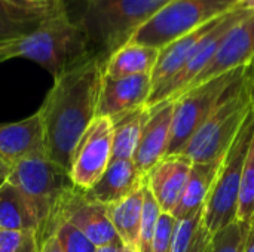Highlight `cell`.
<instances>
[{
  "instance_id": "obj_30",
  "label": "cell",
  "mask_w": 254,
  "mask_h": 252,
  "mask_svg": "<svg viewBox=\"0 0 254 252\" xmlns=\"http://www.w3.org/2000/svg\"><path fill=\"white\" fill-rule=\"evenodd\" d=\"M0 252H40L36 232L0 230Z\"/></svg>"
},
{
  "instance_id": "obj_25",
  "label": "cell",
  "mask_w": 254,
  "mask_h": 252,
  "mask_svg": "<svg viewBox=\"0 0 254 252\" xmlns=\"http://www.w3.org/2000/svg\"><path fill=\"white\" fill-rule=\"evenodd\" d=\"M213 235L204 221V206L192 215L177 220L170 252H205Z\"/></svg>"
},
{
  "instance_id": "obj_9",
  "label": "cell",
  "mask_w": 254,
  "mask_h": 252,
  "mask_svg": "<svg viewBox=\"0 0 254 252\" xmlns=\"http://www.w3.org/2000/svg\"><path fill=\"white\" fill-rule=\"evenodd\" d=\"M254 10V4L250 3V0H243L238 6L222 15L214 27L202 37V40L198 43L192 58L185 64V67L159 91L152 94L147 100L146 107H152L158 102L167 101V100H176L185 89L186 86L207 67V64L211 61L214 56L222 39L225 34L241 19H244L247 15H250Z\"/></svg>"
},
{
  "instance_id": "obj_39",
  "label": "cell",
  "mask_w": 254,
  "mask_h": 252,
  "mask_svg": "<svg viewBox=\"0 0 254 252\" xmlns=\"http://www.w3.org/2000/svg\"><path fill=\"white\" fill-rule=\"evenodd\" d=\"M121 252H138L135 248H132V247H127V245H124L122 247V250H121Z\"/></svg>"
},
{
  "instance_id": "obj_34",
  "label": "cell",
  "mask_w": 254,
  "mask_h": 252,
  "mask_svg": "<svg viewBox=\"0 0 254 252\" xmlns=\"http://www.w3.org/2000/svg\"><path fill=\"white\" fill-rule=\"evenodd\" d=\"M18 42H9V43H1L0 45V64L12 59V58H18Z\"/></svg>"
},
{
  "instance_id": "obj_35",
  "label": "cell",
  "mask_w": 254,
  "mask_h": 252,
  "mask_svg": "<svg viewBox=\"0 0 254 252\" xmlns=\"http://www.w3.org/2000/svg\"><path fill=\"white\" fill-rule=\"evenodd\" d=\"M40 252H63V250H61L60 242L57 241V238H55V236H51V238H48V239L42 244Z\"/></svg>"
},
{
  "instance_id": "obj_13",
  "label": "cell",
  "mask_w": 254,
  "mask_h": 252,
  "mask_svg": "<svg viewBox=\"0 0 254 252\" xmlns=\"http://www.w3.org/2000/svg\"><path fill=\"white\" fill-rule=\"evenodd\" d=\"M147 108L149 116L132 156L134 165L144 177L159 160L167 156L171 137L174 101L167 100Z\"/></svg>"
},
{
  "instance_id": "obj_16",
  "label": "cell",
  "mask_w": 254,
  "mask_h": 252,
  "mask_svg": "<svg viewBox=\"0 0 254 252\" xmlns=\"http://www.w3.org/2000/svg\"><path fill=\"white\" fill-rule=\"evenodd\" d=\"M192 169V160L183 154L165 156L146 175V186L152 192L162 212L171 214L180 201Z\"/></svg>"
},
{
  "instance_id": "obj_1",
  "label": "cell",
  "mask_w": 254,
  "mask_h": 252,
  "mask_svg": "<svg viewBox=\"0 0 254 252\" xmlns=\"http://www.w3.org/2000/svg\"><path fill=\"white\" fill-rule=\"evenodd\" d=\"M104 61L92 56L82 65L54 79L40 110L45 153L68 172L73 151L97 117Z\"/></svg>"
},
{
  "instance_id": "obj_27",
  "label": "cell",
  "mask_w": 254,
  "mask_h": 252,
  "mask_svg": "<svg viewBox=\"0 0 254 252\" xmlns=\"http://www.w3.org/2000/svg\"><path fill=\"white\" fill-rule=\"evenodd\" d=\"M250 230V223L235 220L229 226L216 232L205 252H243Z\"/></svg>"
},
{
  "instance_id": "obj_24",
  "label": "cell",
  "mask_w": 254,
  "mask_h": 252,
  "mask_svg": "<svg viewBox=\"0 0 254 252\" xmlns=\"http://www.w3.org/2000/svg\"><path fill=\"white\" fill-rule=\"evenodd\" d=\"M52 12L54 10L48 12L25 9L10 1L0 0V45L21 40L22 37L28 36L40 24V21Z\"/></svg>"
},
{
  "instance_id": "obj_37",
  "label": "cell",
  "mask_w": 254,
  "mask_h": 252,
  "mask_svg": "<svg viewBox=\"0 0 254 252\" xmlns=\"http://www.w3.org/2000/svg\"><path fill=\"white\" fill-rule=\"evenodd\" d=\"M122 244H116V245H106V247H98L95 252H121L122 250Z\"/></svg>"
},
{
  "instance_id": "obj_15",
  "label": "cell",
  "mask_w": 254,
  "mask_h": 252,
  "mask_svg": "<svg viewBox=\"0 0 254 252\" xmlns=\"http://www.w3.org/2000/svg\"><path fill=\"white\" fill-rule=\"evenodd\" d=\"M45 153L43 128L39 113L12 123H0V162L15 163Z\"/></svg>"
},
{
  "instance_id": "obj_31",
  "label": "cell",
  "mask_w": 254,
  "mask_h": 252,
  "mask_svg": "<svg viewBox=\"0 0 254 252\" xmlns=\"http://www.w3.org/2000/svg\"><path fill=\"white\" fill-rule=\"evenodd\" d=\"M176 223L177 220L171 214H167V212L161 214L158 224H156L155 235H153V241L150 245V252H170Z\"/></svg>"
},
{
  "instance_id": "obj_5",
  "label": "cell",
  "mask_w": 254,
  "mask_h": 252,
  "mask_svg": "<svg viewBox=\"0 0 254 252\" xmlns=\"http://www.w3.org/2000/svg\"><path fill=\"white\" fill-rule=\"evenodd\" d=\"M252 110V101L241 77L198 128L182 154L192 163H210L223 159Z\"/></svg>"
},
{
  "instance_id": "obj_22",
  "label": "cell",
  "mask_w": 254,
  "mask_h": 252,
  "mask_svg": "<svg viewBox=\"0 0 254 252\" xmlns=\"http://www.w3.org/2000/svg\"><path fill=\"white\" fill-rule=\"evenodd\" d=\"M147 116L149 108L140 107L116 119H112V160H132Z\"/></svg>"
},
{
  "instance_id": "obj_6",
  "label": "cell",
  "mask_w": 254,
  "mask_h": 252,
  "mask_svg": "<svg viewBox=\"0 0 254 252\" xmlns=\"http://www.w3.org/2000/svg\"><path fill=\"white\" fill-rule=\"evenodd\" d=\"M253 132L254 111L252 110L223 156L216 180L204 203V221L211 235L237 220L241 178Z\"/></svg>"
},
{
  "instance_id": "obj_38",
  "label": "cell",
  "mask_w": 254,
  "mask_h": 252,
  "mask_svg": "<svg viewBox=\"0 0 254 252\" xmlns=\"http://www.w3.org/2000/svg\"><path fill=\"white\" fill-rule=\"evenodd\" d=\"M9 171H10V166H7V165H4V163H1L0 162V187L3 186V183L7 180V177H9Z\"/></svg>"
},
{
  "instance_id": "obj_18",
  "label": "cell",
  "mask_w": 254,
  "mask_h": 252,
  "mask_svg": "<svg viewBox=\"0 0 254 252\" xmlns=\"http://www.w3.org/2000/svg\"><path fill=\"white\" fill-rule=\"evenodd\" d=\"M219 18L207 22L205 25L190 31L189 34H186V36L174 40L173 43L167 45L165 48L159 49V56H158L156 65H155V68H153V71L150 74L152 94H155L162 86H165L185 67V64L192 58L198 43L214 27V24L217 22Z\"/></svg>"
},
{
  "instance_id": "obj_36",
  "label": "cell",
  "mask_w": 254,
  "mask_h": 252,
  "mask_svg": "<svg viewBox=\"0 0 254 252\" xmlns=\"http://www.w3.org/2000/svg\"><path fill=\"white\" fill-rule=\"evenodd\" d=\"M243 252H254V220L250 221V230L244 244V251Z\"/></svg>"
},
{
  "instance_id": "obj_17",
  "label": "cell",
  "mask_w": 254,
  "mask_h": 252,
  "mask_svg": "<svg viewBox=\"0 0 254 252\" xmlns=\"http://www.w3.org/2000/svg\"><path fill=\"white\" fill-rule=\"evenodd\" d=\"M144 183L146 177L137 169L131 159L112 160L97 183L91 189L82 192L89 201L109 206L131 196L140 190Z\"/></svg>"
},
{
  "instance_id": "obj_14",
  "label": "cell",
  "mask_w": 254,
  "mask_h": 252,
  "mask_svg": "<svg viewBox=\"0 0 254 252\" xmlns=\"http://www.w3.org/2000/svg\"><path fill=\"white\" fill-rule=\"evenodd\" d=\"M152 94L150 74L113 79L103 74L97 117L116 119L128 111L146 107Z\"/></svg>"
},
{
  "instance_id": "obj_23",
  "label": "cell",
  "mask_w": 254,
  "mask_h": 252,
  "mask_svg": "<svg viewBox=\"0 0 254 252\" xmlns=\"http://www.w3.org/2000/svg\"><path fill=\"white\" fill-rule=\"evenodd\" d=\"M0 230L37 232V220L19 190L7 180L0 187Z\"/></svg>"
},
{
  "instance_id": "obj_40",
  "label": "cell",
  "mask_w": 254,
  "mask_h": 252,
  "mask_svg": "<svg viewBox=\"0 0 254 252\" xmlns=\"http://www.w3.org/2000/svg\"><path fill=\"white\" fill-rule=\"evenodd\" d=\"M250 3H253V4H254V0H250Z\"/></svg>"
},
{
  "instance_id": "obj_32",
  "label": "cell",
  "mask_w": 254,
  "mask_h": 252,
  "mask_svg": "<svg viewBox=\"0 0 254 252\" xmlns=\"http://www.w3.org/2000/svg\"><path fill=\"white\" fill-rule=\"evenodd\" d=\"M16 6L25 7V9H34V10H55L63 0H6Z\"/></svg>"
},
{
  "instance_id": "obj_2",
  "label": "cell",
  "mask_w": 254,
  "mask_h": 252,
  "mask_svg": "<svg viewBox=\"0 0 254 252\" xmlns=\"http://www.w3.org/2000/svg\"><path fill=\"white\" fill-rule=\"evenodd\" d=\"M18 56L27 58L54 79L97 56L79 21H73L64 3L18 42Z\"/></svg>"
},
{
  "instance_id": "obj_4",
  "label": "cell",
  "mask_w": 254,
  "mask_h": 252,
  "mask_svg": "<svg viewBox=\"0 0 254 252\" xmlns=\"http://www.w3.org/2000/svg\"><path fill=\"white\" fill-rule=\"evenodd\" d=\"M7 181L24 196L37 220L39 245L52 236V226L60 203L73 187L68 172L45 154L24 159L10 166Z\"/></svg>"
},
{
  "instance_id": "obj_8",
  "label": "cell",
  "mask_w": 254,
  "mask_h": 252,
  "mask_svg": "<svg viewBox=\"0 0 254 252\" xmlns=\"http://www.w3.org/2000/svg\"><path fill=\"white\" fill-rule=\"evenodd\" d=\"M244 67L228 71L205 83H201L174 101V114L171 123V137L167 156L182 154L189 140L198 128L208 119L222 98L232 89V86L243 77Z\"/></svg>"
},
{
  "instance_id": "obj_21",
  "label": "cell",
  "mask_w": 254,
  "mask_h": 252,
  "mask_svg": "<svg viewBox=\"0 0 254 252\" xmlns=\"http://www.w3.org/2000/svg\"><path fill=\"white\" fill-rule=\"evenodd\" d=\"M143 198H144V186L135 193H132L131 196L122 199L121 202L107 206L109 218L121 242L135 250L138 245V233H140V223L143 214Z\"/></svg>"
},
{
  "instance_id": "obj_28",
  "label": "cell",
  "mask_w": 254,
  "mask_h": 252,
  "mask_svg": "<svg viewBox=\"0 0 254 252\" xmlns=\"http://www.w3.org/2000/svg\"><path fill=\"white\" fill-rule=\"evenodd\" d=\"M162 211L155 201L152 192L144 184V198H143V214H141V223H140V233H138V252H150V245L153 241V235L156 230L158 220L161 217Z\"/></svg>"
},
{
  "instance_id": "obj_10",
  "label": "cell",
  "mask_w": 254,
  "mask_h": 252,
  "mask_svg": "<svg viewBox=\"0 0 254 252\" xmlns=\"http://www.w3.org/2000/svg\"><path fill=\"white\" fill-rule=\"evenodd\" d=\"M113 128L107 117H95L80 137L68 168V177L79 190L91 189L112 162Z\"/></svg>"
},
{
  "instance_id": "obj_33",
  "label": "cell",
  "mask_w": 254,
  "mask_h": 252,
  "mask_svg": "<svg viewBox=\"0 0 254 252\" xmlns=\"http://www.w3.org/2000/svg\"><path fill=\"white\" fill-rule=\"evenodd\" d=\"M243 82L246 86V91L250 97L252 101V108L254 111V58L244 67V73H243Z\"/></svg>"
},
{
  "instance_id": "obj_3",
  "label": "cell",
  "mask_w": 254,
  "mask_h": 252,
  "mask_svg": "<svg viewBox=\"0 0 254 252\" xmlns=\"http://www.w3.org/2000/svg\"><path fill=\"white\" fill-rule=\"evenodd\" d=\"M171 0H85L79 24L92 50L106 61Z\"/></svg>"
},
{
  "instance_id": "obj_19",
  "label": "cell",
  "mask_w": 254,
  "mask_h": 252,
  "mask_svg": "<svg viewBox=\"0 0 254 252\" xmlns=\"http://www.w3.org/2000/svg\"><path fill=\"white\" fill-rule=\"evenodd\" d=\"M158 56L159 49L128 42L104 61L103 74L113 79L152 74Z\"/></svg>"
},
{
  "instance_id": "obj_12",
  "label": "cell",
  "mask_w": 254,
  "mask_h": 252,
  "mask_svg": "<svg viewBox=\"0 0 254 252\" xmlns=\"http://www.w3.org/2000/svg\"><path fill=\"white\" fill-rule=\"evenodd\" d=\"M254 58V10L235 24L222 39L214 56L207 67L182 92L205 83L228 71L246 67ZM180 94V95H182ZM179 95V97H180Z\"/></svg>"
},
{
  "instance_id": "obj_11",
  "label": "cell",
  "mask_w": 254,
  "mask_h": 252,
  "mask_svg": "<svg viewBox=\"0 0 254 252\" xmlns=\"http://www.w3.org/2000/svg\"><path fill=\"white\" fill-rule=\"evenodd\" d=\"M58 221L70 223L73 227L82 232L97 248L122 244L112 226L107 214V206L89 201L88 198H85L83 192L76 189L74 186L65 193L60 203L52 226V235Z\"/></svg>"
},
{
  "instance_id": "obj_7",
  "label": "cell",
  "mask_w": 254,
  "mask_h": 252,
  "mask_svg": "<svg viewBox=\"0 0 254 252\" xmlns=\"http://www.w3.org/2000/svg\"><path fill=\"white\" fill-rule=\"evenodd\" d=\"M243 0H171L140 27L129 42L162 49L222 16Z\"/></svg>"
},
{
  "instance_id": "obj_20",
  "label": "cell",
  "mask_w": 254,
  "mask_h": 252,
  "mask_svg": "<svg viewBox=\"0 0 254 252\" xmlns=\"http://www.w3.org/2000/svg\"><path fill=\"white\" fill-rule=\"evenodd\" d=\"M220 163L222 159L210 163H192L185 190L180 196L179 203L171 212L176 220L186 218L204 206L208 192L211 190V186L216 180Z\"/></svg>"
},
{
  "instance_id": "obj_26",
  "label": "cell",
  "mask_w": 254,
  "mask_h": 252,
  "mask_svg": "<svg viewBox=\"0 0 254 252\" xmlns=\"http://www.w3.org/2000/svg\"><path fill=\"white\" fill-rule=\"evenodd\" d=\"M237 220L244 223H250L254 220V132L249 146L241 178Z\"/></svg>"
},
{
  "instance_id": "obj_29",
  "label": "cell",
  "mask_w": 254,
  "mask_h": 252,
  "mask_svg": "<svg viewBox=\"0 0 254 252\" xmlns=\"http://www.w3.org/2000/svg\"><path fill=\"white\" fill-rule=\"evenodd\" d=\"M60 242L63 252H95L97 247L76 227L67 221H58L54 235Z\"/></svg>"
}]
</instances>
